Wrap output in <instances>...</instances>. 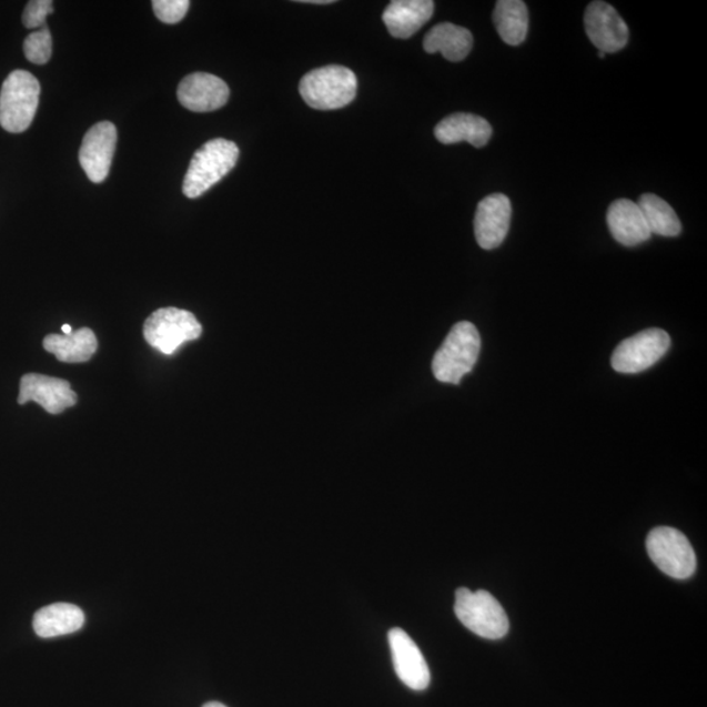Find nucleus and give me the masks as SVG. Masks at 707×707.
<instances>
[{
    "mask_svg": "<svg viewBox=\"0 0 707 707\" xmlns=\"http://www.w3.org/2000/svg\"><path fill=\"white\" fill-rule=\"evenodd\" d=\"M495 28L503 42L509 47L526 41L529 26L527 4L522 0H499L493 13Z\"/></svg>",
    "mask_w": 707,
    "mask_h": 707,
    "instance_id": "21",
    "label": "nucleus"
},
{
    "mask_svg": "<svg viewBox=\"0 0 707 707\" xmlns=\"http://www.w3.org/2000/svg\"><path fill=\"white\" fill-rule=\"evenodd\" d=\"M115 144L117 129L112 122H99L87 131L79 150V163L93 184H101L107 180Z\"/></svg>",
    "mask_w": 707,
    "mask_h": 707,
    "instance_id": "10",
    "label": "nucleus"
},
{
    "mask_svg": "<svg viewBox=\"0 0 707 707\" xmlns=\"http://www.w3.org/2000/svg\"><path fill=\"white\" fill-rule=\"evenodd\" d=\"M178 98L188 111L214 112L229 103L230 89L221 78L208 72H194L181 80Z\"/></svg>",
    "mask_w": 707,
    "mask_h": 707,
    "instance_id": "14",
    "label": "nucleus"
},
{
    "mask_svg": "<svg viewBox=\"0 0 707 707\" xmlns=\"http://www.w3.org/2000/svg\"><path fill=\"white\" fill-rule=\"evenodd\" d=\"M189 0H154L152 9L160 21L165 24H178L188 13Z\"/></svg>",
    "mask_w": 707,
    "mask_h": 707,
    "instance_id": "24",
    "label": "nucleus"
},
{
    "mask_svg": "<svg viewBox=\"0 0 707 707\" xmlns=\"http://www.w3.org/2000/svg\"><path fill=\"white\" fill-rule=\"evenodd\" d=\"M53 11L52 0H32L26 7L23 24L28 29H38L39 31V29L46 27L47 19Z\"/></svg>",
    "mask_w": 707,
    "mask_h": 707,
    "instance_id": "25",
    "label": "nucleus"
},
{
    "mask_svg": "<svg viewBox=\"0 0 707 707\" xmlns=\"http://www.w3.org/2000/svg\"><path fill=\"white\" fill-rule=\"evenodd\" d=\"M585 28L588 39L602 53H617L629 42V27L608 3H589L585 13Z\"/></svg>",
    "mask_w": 707,
    "mask_h": 707,
    "instance_id": "9",
    "label": "nucleus"
},
{
    "mask_svg": "<svg viewBox=\"0 0 707 707\" xmlns=\"http://www.w3.org/2000/svg\"><path fill=\"white\" fill-rule=\"evenodd\" d=\"M356 89L358 80L354 72L337 64L312 70L299 84L305 103L317 111H334L353 103Z\"/></svg>",
    "mask_w": 707,
    "mask_h": 707,
    "instance_id": "1",
    "label": "nucleus"
},
{
    "mask_svg": "<svg viewBox=\"0 0 707 707\" xmlns=\"http://www.w3.org/2000/svg\"><path fill=\"white\" fill-rule=\"evenodd\" d=\"M599 57H600V58H604V57H605V54L600 52V53H599Z\"/></svg>",
    "mask_w": 707,
    "mask_h": 707,
    "instance_id": "29",
    "label": "nucleus"
},
{
    "mask_svg": "<svg viewBox=\"0 0 707 707\" xmlns=\"http://www.w3.org/2000/svg\"><path fill=\"white\" fill-rule=\"evenodd\" d=\"M638 206L643 210L644 216L652 235L676 238L681 233V222L675 210L660 196L646 193L640 195Z\"/></svg>",
    "mask_w": 707,
    "mask_h": 707,
    "instance_id": "22",
    "label": "nucleus"
},
{
    "mask_svg": "<svg viewBox=\"0 0 707 707\" xmlns=\"http://www.w3.org/2000/svg\"><path fill=\"white\" fill-rule=\"evenodd\" d=\"M472 48L473 36L468 29L451 23L437 24L430 29L424 40L426 53H442L451 62L465 60Z\"/></svg>",
    "mask_w": 707,
    "mask_h": 707,
    "instance_id": "19",
    "label": "nucleus"
},
{
    "mask_svg": "<svg viewBox=\"0 0 707 707\" xmlns=\"http://www.w3.org/2000/svg\"><path fill=\"white\" fill-rule=\"evenodd\" d=\"M646 546L653 563L670 578L688 579L695 574L696 553L680 531L670 527L655 528L648 534Z\"/></svg>",
    "mask_w": 707,
    "mask_h": 707,
    "instance_id": "7",
    "label": "nucleus"
},
{
    "mask_svg": "<svg viewBox=\"0 0 707 707\" xmlns=\"http://www.w3.org/2000/svg\"><path fill=\"white\" fill-rule=\"evenodd\" d=\"M670 346L667 332L646 330L619 344L612 355V367L619 374H638L658 363Z\"/></svg>",
    "mask_w": 707,
    "mask_h": 707,
    "instance_id": "8",
    "label": "nucleus"
},
{
    "mask_svg": "<svg viewBox=\"0 0 707 707\" xmlns=\"http://www.w3.org/2000/svg\"><path fill=\"white\" fill-rule=\"evenodd\" d=\"M53 52L52 34L47 27L28 36L24 41V54L29 62L46 64Z\"/></svg>",
    "mask_w": 707,
    "mask_h": 707,
    "instance_id": "23",
    "label": "nucleus"
},
{
    "mask_svg": "<svg viewBox=\"0 0 707 707\" xmlns=\"http://www.w3.org/2000/svg\"><path fill=\"white\" fill-rule=\"evenodd\" d=\"M481 352L477 327L469 322H461L452 327L433 360L436 381L458 384L475 368Z\"/></svg>",
    "mask_w": 707,
    "mask_h": 707,
    "instance_id": "2",
    "label": "nucleus"
},
{
    "mask_svg": "<svg viewBox=\"0 0 707 707\" xmlns=\"http://www.w3.org/2000/svg\"><path fill=\"white\" fill-rule=\"evenodd\" d=\"M202 325L192 312L179 309H160L145 320L144 340L160 353L172 355L189 341L199 340Z\"/></svg>",
    "mask_w": 707,
    "mask_h": 707,
    "instance_id": "6",
    "label": "nucleus"
},
{
    "mask_svg": "<svg viewBox=\"0 0 707 707\" xmlns=\"http://www.w3.org/2000/svg\"><path fill=\"white\" fill-rule=\"evenodd\" d=\"M83 610L74 604L57 603L41 608L33 618V629L41 638L68 636L83 628Z\"/></svg>",
    "mask_w": 707,
    "mask_h": 707,
    "instance_id": "18",
    "label": "nucleus"
},
{
    "mask_svg": "<svg viewBox=\"0 0 707 707\" xmlns=\"http://www.w3.org/2000/svg\"><path fill=\"white\" fill-rule=\"evenodd\" d=\"M512 202L505 194H491L478 203L475 216V235L483 250H495L505 242L509 224H512Z\"/></svg>",
    "mask_w": 707,
    "mask_h": 707,
    "instance_id": "12",
    "label": "nucleus"
},
{
    "mask_svg": "<svg viewBox=\"0 0 707 707\" xmlns=\"http://www.w3.org/2000/svg\"><path fill=\"white\" fill-rule=\"evenodd\" d=\"M434 10L433 0H393L383 13V21L393 38L410 39L432 19Z\"/></svg>",
    "mask_w": 707,
    "mask_h": 707,
    "instance_id": "16",
    "label": "nucleus"
},
{
    "mask_svg": "<svg viewBox=\"0 0 707 707\" xmlns=\"http://www.w3.org/2000/svg\"><path fill=\"white\" fill-rule=\"evenodd\" d=\"M203 707H228V706H225V705H223L221 703H209V704H206Z\"/></svg>",
    "mask_w": 707,
    "mask_h": 707,
    "instance_id": "28",
    "label": "nucleus"
},
{
    "mask_svg": "<svg viewBox=\"0 0 707 707\" xmlns=\"http://www.w3.org/2000/svg\"><path fill=\"white\" fill-rule=\"evenodd\" d=\"M455 614L466 629L486 639L503 638L509 629L505 609L492 594L484 589L472 593L468 588H458Z\"/></svg>",
    "mask_w": 707,
    "mask_h": 707,
    "instance_id": "5",
    "label": "nucleus"
},
{
    "mask_svg": "<svg viewBox=\"0 0 707 707\" xmlns=\"http://www.w3.org/2000/svg\"><path fill=\"white\" fill-rule=\"evenodd\" d=\"M239 154L238 145L222 138L203 144L188 168L182 192L188 199H199L228 176L235 168Z\"/></svg>",
    "mask_w": 707,
    "mask_h": 707,
    "instance_id": "3",
    "label": "nucleus"
},
{
    "mask_svg": "<svg viewBox=\"0 0 707 707\" xmlns=\"http://www.w3.org/2000/svg\"><path fill=\"white\" fill-rule=\"evenodd\" d=\"M99 342L90 327H82L70 335L49 334L43 340V349L63 363L89 362L98 352Z\"/></svg>",
    "mask_w": 707,
    "mask_h": 707,
    "instance_id": "20",
    "label": "nucleus"
},
{
    "mask_svg": "<svg viewBox=\"0 0 707 707\" xmlns=\"http://www.w3.org/2000/svg\"><path fill=\"white\" fill-rule=\"evenodd\" d=\"M303 3H311V4H331L332 0H304Z\"/></svg>",
    "mask_w": 707,
    "mask_h": 707,
    "instance_id": "26",
    "label": "nucleus"
},
{
    "mask_svg": "<svg viewBox=\"0 0 707 707\" xmlns=\"http://www.w3.org/2000/svg\"><path fill=\"white\" fill-rule=\"evenodd\" d=\"M62 332H63L64 335H70V334H72V327L69 324H64L62 326Z\"/></svg>",
    "mask_w": 707,
    "mask_h": 707,
    "instance_id": "27",
    "label": "nucleus"
},
{
    "mask_svg": "<svg viewBox=\"0 0 707 707\" xmlns=\"http://www.w3.org/2000/svg\"><path fill=\"white\" fill-rule=\"evenodd\" d=\"M41 87L31 72L14 70L0 91V127L9 133H23L34 120Z\"/></svg>",
    "mask_w": 707,
    "mask_h": 707,
    "instance_id": "4",
    "label": "nucleus"
},
{
    "mask_svg": "<svg viewBox=\"0 0 707 707\" xmlns=\"http://www.w3.org/2000/svg\"><path fill=\"white\" fill-rule=\"evenodd\" d=\"M388 640L398 679L413 690H425L432 675L420 647L410 634L400 628H393L388 633Z\"/></svg>",
    "mask_w": 707,
    "mask_h": 707,
    "instance_id": "13",
    "label": "nucleus"
},
{
    "mask_svg": "<svg viewBox=\"0 0 707 707\" xmlns=\"http://www.w3.org/2000/svg\"><path fill=\"white\" fill-rule=\"evenodd\" d=\"M34 401L50 414H61L78 403V395L63 378L26 374L20 381L19 405Z\"/></svg>",
    "mask_w": 707,
    "mask_h": 707,
    "instance_id": "11",
    "label": "nucleus"
},
{
    "mask_svg": "<svg viewBox=\"0 0 707 707\" xmlns=\"http://www.w3.org/2000/svg\"><path fill=\"white\" fill-rule=\"evenodd\" d=\"M608 229L616 242L625 246H636L652 239L638 203L630 200H617L608 209Z\"/></svg>",
    "mask_w": 707,
    "mask_h": 707,
    "instance_id": "15",
    "label": "nucleus"
},
{
    "mask_svg": "<svg viewBox=\"0 0 707 707\" xmlns=\"http://www.w3.org/2000/svg\"><path fill=\"white\" fill-rule=\"evenodd\" d=\"M435 138L443 144L468 142L473 148H485L493 135V128L483 117L455 113L437 123Z\"/></svg>",
    "mask_w": 707,
    "mask_h": 707,
    "instance_id": "17",
    "label": "nucleus"
}]
</instances>
